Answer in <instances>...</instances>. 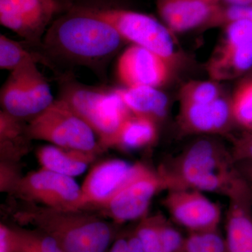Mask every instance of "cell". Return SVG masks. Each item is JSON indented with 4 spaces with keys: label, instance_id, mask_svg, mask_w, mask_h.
Returning <instances> with one entry per match:
<instances>
[{
    "label": "cell",
    "instance_id": "8992f818",
    "mask_svg": "<svg viewBox=\"0 0 252 252\" xmlns=\"http://www.w3.org/2000/svg\"><path fill=\"white\" fill-rule=\"evenodd\" d=\"M115 28L126 41L153 51L171 64L175 48L168 28L149 15L122 9L83 7Z\"/></svg>",
    "mask_w": 252,
    "mask_h": 252
},
{
    "label": "cell",
    "instance_id": "ffe728a7",
    "mask_svg": "<svg viewBox=\"0 0 252 252\" xmlns=\"http://www.w3.org/2000/svg\"><path fill=\"white\" fill-rule=\"evenodd\" d=\"M252 66V43L240 46L222 44L209 63L208 72L215 80L233 79Z\"/></svg>",
    "mask_w": 252,
    "mask_h": 252
},
{
    "label": "cell",
    "instance_id": "6da1fadb",
    "mask_svg": "<svg viewBox=\"0 0 252 252\" xmlns=\"http://www.w3.org/2000/svg\"><path fill=\"white\" fill-rule=\"evenodd\" d=\"M124 41L108 23L83 7H73L48 28L41 44V55L49 65L51 61H57L102 74Z\"/></svg>",
    "mask_w": 252,
    "mask_h": 252
},
{
    "label": "cell",
    "instance_id": "484cf974",
    "mask_svg": "<svg viewBox=\"0 0 252 252\" xmlns=\"http://www.w3.org/2000/svg\"><path fill=\"white\" fill-rule=\"evenodd\" d=\"M181 103L208 104L221 97L219 86L210 81H192L180 92Z\"/></svg>",
    "mask_w": 252,
    "mask_h": 252
},
{
    "label": "cell",
    "instance_id": "30bf717a",
    "mask_svg": "<svg viewBox=\"0 0 252 252\" xmlns=\"http://www.w3.org/2000/svg\"><path fill=\"white\" fill-rule=\"evenodd\" d=\"M61 9L56 0H0V23L30 44L41 46L48 26Z\"/></svg>",
    "mask_w": 252,
    "mask_h": 252
},
{
    "label": "cell",
    "instance_id": "cb8c5ba5",
    "mask_svg": "<svg viewBox=\"0 0 252 252\" xmlns=\"http://www.w3.org/2000/svg\"><path fill=\"white\" fill-rule=\"evenodd\" d=\"M20 248L28 252H63L54 238L39 229L15 228Z\"/></svg>",
    "mask_w": 252,
    "mask_h": 252
},
{
    "label": "cell",
    "instance_id": "5bb4252c",
    "mask_svg": "<svg viewBox=\"0 0 252 252\" xmlns=\"http://www.w3.org/2000/svg\"><path fill=\"white\" fill-rule=\"evenodd\" d=\"M134 167L135 164L121 159L104 160L94 165L81 187L84 209L105 205L130 177Z\"/></svg>",
    "mask_w": 252,
    "mask_h": 252
},
{
    "label": "cell",
    "instance_id": "52a82bcc",
    "mask_svg": "<svg viewBox=\"0 0 252 252\" xmlns=\"http://www.w3.org/2000/svg\"><path fill=\"white\" fill-rule=\"evenodd\" d=\"M54 100L49 84L34 62L11 71L0 93L3 111L21 119H32Z\"/></svg>",
    "mask_w": 252,
    "mask_h": 252
},
{
    "label": "cell",
    "instance_id": "4316f807",
    "mask_svg": "<svg viewBox=\"0 0 252 252\" xmlns=\"http://www.w3.org/2000/svg\"><path fill=\"white\" fill-rule=\"evenodd\" d=\"M133 233L140 240L144 252H165L157 229L155 217H144Z\"/></svg>",
    "mask_w": 252,
    "mask_h": 252
},
{
    "label": "cell",
    "instance_id": "4dcf8cb0",
    "mask_svg": "<svg viewBox=\"0 0 252 252\" xmlns=\"http://www.w3.org/2000/svg\"><path fill=\"white\" fill-rule=\"evenodd\" d=\"M0 174L1 191L11 192L18 181L21 178L18 174L16 162L1 161Z\"/></svg>",
    "mask_w": 252,
    "mask_h": 252
},
{
    "label": "cell",
    "instance_id": "7402d4cb",
    "mask_svg": "<svg viewBox=\"0 0 252 252\" xmlns=\"http://www.w3.org/2000/svg\"><path fill=\"white\" fill-rule=\"evenodd\" d=\"M40 62L49 65L41 54L28 51L18 41L0 35V68L13 71L26 63Z\"/></svg>",
    "mask_w": 252,
    "mask_h": 252
},
{
    "label": "cell",
    "instance_id": "7a4b0ae2",
    "mask_svg": "<svg viewBox=\"0 0 252 252\" xmlns=\"http://www.w3.org/2000/svg\"><path fill=\"white\" fill-rule=\"evenodd\" d=\"M15 220L50 235L63 252H109L118 238L115 223L81 211H62L28 203Z\"/></svg>",
    "mask_w": 252,
    "mask_h": 252
},
{
    "label": "cell",
    "instance_id": "44dd1931",
    "mask_svg": "<svg viewBox=\"0 0 252 252\" xmlns=\"http://www.w3.org/2000/svg\"><path fill=\"white\" fill-rule=\"evenodd\" d=\"M157 122L131 114L118 132L112 147L135 150L151 145L157 140Z\"/></svg>",
    "mask_w": 252,
    "mask_h": 252
},
{
    "label": "cell",
    "instance_id": "8fae6325",
    "mask_svg": "<svg viewBox=\"0 0 252 252\" xmlns=\"http://www.w3.org/2000/svg\"><path fill=\"white\" fill-rule=\"evenodd\" d=\"M164 206L176 223L189 233L218 229L221 217L220 207L191 189L167 190Z\"/></svg>",
    "mask_w": 252,
    "mask_h": 252
},
{
    "label": "cell",
    "instance_id": "2e32d148",
    "mask_svg": "<svg viewBox=\"0 0 252 252\" xmlns=\"http://www.w3.org/2000/svg\"><path fill=\"white\" fill-rule=\"evenodd\" d=\"M221 6V0H157L159 15L175 32L208 24Z\"/></svg>",
    "mask_w": 252,
    "mask_h": 252
},
{
    "label": "cell",
    "instance_id": "f546056e",
    "mask_svg": "<svg viewBox=\"0 0 252 252\" xmlns=\"http://www.w3.org/2000/svg\"><path fill=\"white\" fill-rule=\"evenodd\" d=\"M231 154L237 163L252 162V132L245 134L235 140Z\"/></svg>",
    "mask_w": 252,
    "mask_h": 252
},
{
    "label": "cell",
    "instance_id": "e575fe53",
    "mask_svg": "<svg viewBox=\"0 0 252 252\" xmlns=\"http://www.w3.org/2000/svg\"><path fill=\"white\" fill-rule=\"evenodd\" d=\"M127 243L129 252H144L140 240L133 232L127 237Z\"/></svg>",
    "mask_w": 252,
    "mask_h": 252
},
{
    "label": "cell",
    "instance_id": "ba28073f",
    "mask_svg": "<svg viewBox=\"0 0 252 252\" xmlns=\"http://www.w3.org/2000/svg\"><path fill=\"white\" fill-rule=\"evenodd\" d=\"M28 203L62 211L84 210L81 187L72 177L41 168L21 177L11 190Z\"/></svg>",
    "mask_w": 252,
    "mask_h": 252
},
{
    "label": "cell",
    "instance_id": "9c48e42d",
    "mask_svg": "<svg viewBox=\"0 0 252 252\" xmlns=\"http://www.w3.org/2000/svg\"><path fill=\"white\" fill-rule=\"evenodd\" d=\"M162 190H167V185L159 170L138 162L124 185L101 208L117 224L142 219L154 195Z\"/></svg>",
    "mask_w": 252,
    "mask_h": 252
},
{
    "label": "cell",
    "instance_id": "d6a6232c",
    "mask_svg": "<svg viewBox=\"0 0 252 252\" xmlns=\"http://www.w3.org/2000/svg\"><path fill=\"white\" fill-rule=\"evenodd\" d=\"M237 167L243 178L252 187V162H239Z\"/></svg>",
    "mask_w": 252,
    "mask_h": 252
},
{
    "label": "cell",
    "instance_id": "f1b7e54d",
    "mask_svg": "<svg viewBox=\"0 0 252 252\" xmlns=\"http://www.w3.org/2000/svg\"><path fill=\"white\" fill-rule=\"evenodd\" d=\"M241 19L252 21V6H221L207 25H227L232 21Z\"/></svg>",
    "mask_w": 252,
    "mask_h": 252
},
{
    "label": "cell",
    "instance_id": "4fadbf2b",
    "mask_svg": "<svg viewBox=\"0 0 252 252\" xmlns=\"http://www.w3.org/2000/svg\"><path fill=\"white\" fill-rule=\"evenodd\" d=\"M227 197L225 239L229 252H252V187L242 176Z\"/></svg>",
    "mask_w": 252,
    "mask_h": 252
},
{
    "label": "cell",
    "instance_id": "7c38bea8",
    "mask_svg": "<svg viewBox=\"0 0 252 252\" xmlns=\"http://www.w3.org/2000/svg\"><path fill=\"white\" fill-rule=\"evenodd\" d=\"M170 66V63L153 51L132 45L126 49L118 60L117 74L127 87L157 88L167 81Z\"/></svg>",
    "mask_w": 252,
    "mask_h": 252
},
{
    "label": "cell",
    "instance_id": "e0dca14e",
    "mask_svg": "<svg viewBox=\"0 0 252 252\" xmlns=\"http://www.w3.org/2000/svg\"><path fill=\"white\" fill-rule=\"evenodd\" d=\"M36 156L42 168L71 177L84 173L96 157L95 154L62 148L53 144L38 149Z\"/></svg>",
    "mask_w": 252,
    "mask_h": 252
},
{
    "label": "cell",
    "instance_id": "9a60e30c",
    "mask_svg": "<svg viewBox=\"0 0 252 252\" xmlns=\"http://www.w3.org/2000/svg\"><path fill=\"white\" fill-rule=\"evenodd\" d=\"M234 121L231 101L220 97L208 104L181 103L179 123L190 133H222Z\"/></svg>",
    "mask_w": 252,
    "mask_h": 252
},
{
    "label": "cell",
    "instance_id": "836d02e7",
    "mask_svg": "<svg viewBox=\"0 0 252 252\" xmlns=\"http://www.w3.org/2000/svg\"><path fill=\"white\" fill-rule=\"evenodd\" d=\"M109 252H129L127 237H118L112 244Z\"/></svg>",
    "mask_w": 252,
    "mask_h": 252
},
{
    "label": "cell",
    "instance_id": "d4e9b609",
    "mask_svg": "<svg viewBox=\"0 0 252 252\" xmlns=\"http://www.w3.org/2000/svg\"><path fill=\"white\" fill-rule=\"evenodd\" d=\"M231 107L235 122L252 130V79L239 86L231 100Z\"/></svg>",
    "mask_w": 252,
    "mask_h": 252
},
{
    "label": "cell",
    "instance_id": "1f68e13d",
    "mask_svg": "<svg viewBox=\"0 0 252 252\" xmlns=\"http://www.w3.org/2000/svg\"><path fill=\"white\" fill-rule=\"evenodd\" d=\"M19 243L14 227L0 225V252H18Z\"/></svg>",
    "mask_w": 252,
    "mask_h": 252
},
{
    "label": "cell",
    "instance_id": "5b68a950",
    "mask_svg": "<svg viewBox=\"0 0 252 252\" xmlns=\"http://www.w3.org/2000/svg\"><path fill=\"white\" fill-rule=\"evenodd\" d=\"M28 130L32 140L46 141L62 148L95 155L103 150L89 124L61 98L31 119Z\"/></svg>",
    "mask_w": 252,
    "mask_h": 252
},
{
    "label": "cell",
    "instance_id": "d6986e66",
    "mask_svg": "<svg viewBox=\"0 0 252 252\" xmlns=\"http://www.w3.org/2000/svg\"><path fill=\"white\" fill-rule=\"evenodd\" d=\"M23 119L1 110L0 112V156L1 161L16 162L29 152L31 141L28 124Z\"/></svg>",
    "mask_w": 252,
    "mask_h": 252
},
{
    "label": "cell",
    "instance_id": "603a6c76",
    "mask_svg": "<svg viewBox=\"0 0 252 252\" xmlns=\"http://www.w3.org/2000/svg\"><path fill=\"white\" fill-rule=\"evenodd\" d=\"M180 252H229L226 239L218 229L189 233Z\"/></svg>",
    "mask_w": 252,
    "mask_h": 252
},
{
    "label": "cell",
    "instance_id": "277c9868",
    "mask_svg": "<svg viewBox=\"0 0 252 252\" xmlns=\"http://www.w3.org/2000/svg\"><path fill=\"white\" fill-rule=\"evenodd\" d=\"M60 98L65 101L98 137L102 149L113 147L114 139L132 113L115 91L78 83H65Z\"/></svg>",
    "mask_w": 252,
    "mask_h": 252
},
{
    "label": "cell",
    "instance_id": "83f0119b",
    "mask_svg": "<svg viewBox=\"0 0 252 252\" xmlns=\"http://www.w3.org/2000/svg\"><path fill=\"white\" fill-rule=\"evenodd\" d=\"M225 37L223 44L240 46L252 43V21L241 19L225 25Z\"/></svg>",
    "mask_w": 252,
    "mask_h": 252
},
{
    "label": "cell",
    "instance_id": "8d00e7d4",
    "mask_svg": "<svg viewBox=\"0 0 252 252\" xmlns=\"http://www.w3.org/2000/svg\"><path fill=\"white\" fill-rule=\"evenodd\" d=\"M63 7L64 6H70L73 3L75 2L77 0H56Z\"/></svg>",
    "mask_w": 252,
    "mask_h": 252
},
{
    "label": "cell",
    "instance_id": "d590c367",
    "mask_svg": "<svg viewBox=\"0 0 252 252\" xmlns=\"http://www.w3.org/2000/svg\"><path fill=\"white\" fill-rule=\"evenodd\" d=\"M228 6H252V0H221Z\"/></svg>",
    "mask_w": 252,
    "mask_h": 252
},
{
    "label": "cell",
    "instance_id": "3957f363",
    "mask_svg": "<svg viewBox=\"0 0 252 252\" xmlns=\"http://www.w3.org/2000/svg\"><path fill=\"white\" fill-rule=\"evenodd\" d=\"M231 152L217 140L193 142L167 165L159 169L167 190L191 189L228 195L241 177Z\"/></svg>",
    "mask_w": 252,
    "mask_h": 252
},
{
    "label": "cell",
    "instance_id": "ac0fdd59",
    "mask_svg": "<svg viewBox=\"0 0 252 252\" xmlns=\"http://www.w3.org/2000/svg\"><path fill=\"white\" fill-rule=\"evenodd\" d=\"M114 91L134 115L148 118L157 123L166 115L168 99L157 88L135 86Z\"/></svg>",
    "mask_w": 252,
    "mask_h": 252
}]
</instances>
